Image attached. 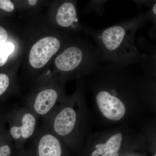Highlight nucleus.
I'll list each match as a JSON object with an SVG mask.
<instances>
[{
	"label": "nucleus",
	"mask_w": 156,
	"mask_h": 156,
	"mask_svg": "<svg viewBox=\"0 0 156 156\" xmlns=\"http://www.w3.org/2000/svg\"><path fill=\"white\" fill-rule=\"evenodd\" d=\"M147 17L140 14L99 32H88L97 43L101 60L123 66L131 65L140 61L142 56L136 47L135 37Z\"/></svg>",
	"instance_id": "1"
},
{
	"label": "nucleus",
	"mask_w": 156,
	"mask_h": 156,
	"mask_svg": "<svg viewBox=\"0 0 156 156\" xmlns=\"http://www.w3.org/2000/svg\"><path fill=\"white\" fill-rule=\"evenodd\" d=\"M101 60L98 48L88 40L82 47H69L57 56L55 63L57 69L63 72L82 68L88 73L95 69Z\"/></svg>",
	"instance_id": "2"
},
{
	"label": "nucleus",
	"mask_w": 156,
	"mask_h": 156,
	"mask_svg": "<svg viewBox=\"0 0 156 156\" xmlns=\"http://www.w3.org/2000/svg\"><path fill=\"white\" fill-rule=\"evenodd\" d=\"M6 119L9 123V135L17 149L22 148L37 133L39 117L26 107L14 109Z\"/></svg>",
	"instance_id": "3"
},
{
	"label": "nucleus",
	"mask_w": 156,
	"mask_h": 156,
	"mask_svg": "<svg viewBox=\"0 0 156 156\" xmlns=\"http://www.w3.org/2000/svg\"><path fill=\"white\" fill-rule=\"evenodd\" d=\"M77 118L76 112L72 107H56L43 118L44 126L58 138H66L74 130Z\"/></svg>",
	"instance_id": "4"
},
{
	"label": "nucleus",
	"mask_w": 156,
	"mask_h": 156,
	"mask_svg": "<svg viewBox=\"0 0 156 156\" xmlns=\"http://www.w3.org/2000/svg\"><path fill=\"white\" fill-rule=\"evenodd\" d=\"M61 47L60 41L56 37H48L39 40L33 45L29 56L30 63L33 67H44Z\"/></svg>",
	"instance_id": "5"
},
{
	"label": "nucleus",
	"mask_w": 156,
	"mask_h": 156,
	"mask_svg": "<svg viewBox=\"0 0 156 156\" xmlns=\"http://www.w3.org/2000/svg\"><path fill=\"white\" fill-rule=\"evenodd\" d=\"M59 98L58 91L53 88H46L41 90L34 98L28 100V108L38 117L42 118L49 114L56 107Z\"/></svg>",
	"instance_id": "6"
},
{
	"label": "nucleus",
	"mask_w": 156,
	"mask_h": 156,
	"mask_svg": "<svg viewBox=\"0 0 156 156\" xmlns=\"http://www.w3.org/2000/svg\"><path fill=\"white\" fill-rule=\"evenodd\" d=\"M96 102L100 111L108 119L119 121L126 113V107L119 98L111 95L105 90L98 92Z\"/></svg>",
	"instance_id": "7"
},
{
	"label": "nucleus",
	"mask_w": 156,
	"mask_h": 156,
	"mask_svg": "<svg viewBox=\"0 0 156 156\" xmlns=\"http://www.w3.org/2000/svg\"><path fill=\"white\" fill-rule=\"evenodd\" d=\"M56 20L58 25L61 27H76L78 19L74 5L70 2L63 3L57 11Z\"/></svg>",
	"instance_id": "8"
},
{
	"label": "nucleus",
	"mask_w": 156,
	"mask_h": 156,
	"mask_svg": "<svg viewBox=\"0 0 156 156\" xmlns=\"http://www.w3.org/2000/svg\"><path fill=\"white\" fill-rule=\"evenodd\" d=\"M122 140V133L115 134L111 137L106 143L95 146L96 149L92 153V156H112L119 150Z\"/></svg>",
	"instance_id": "9"
},
{
	"label": "nucleus",
	"mask_w": 156,
	"mask_h": 156,
	"mask_svg": "<svg viewBox=\"0 0 156 156\" xmlns=\"http://www.w3.org/2000/svg\"><path fill=\"white\" fill-rule=\"evenodd\" d=\"M12 142L9 132L6 131L0 140V156H11Z\"/></svg>",
	"instance_id": "10"
},
{
	"label": "nucleus",
	"mask_w": 156,
	"mask_h": 156,
	"mask_svg": "<svg viewBox=\"0 0 156 156\" xmlns=\"http://www.w3.org/2000/svg\"><path fill=\"white\" fill-rule=\"evenodd\" d=\"M14 45L11 43H6L0 49V66L6 64L8 57L13 53Z\"/></svg>",
	"instance_id": "11"
},
{
	"label": "nucleus",
	"mask_w": 156,
	"mask_h": 156,
	"mask_svg": "<svg viewBox=\"0 0 156 156\" xmlns=\"http://www.w3.org/2000/svg\"><path fill=\"white\" fill-rule=\"evenodd\" d=\"M10 78L5 74L0 73V96L8 90L10 85Z\"/></svg>",
	"instance_id": "12"
},
{
	"label": "nucleus",
	"mask_w": 156,
	"mask_h": 156,
	"mask_svg": "<svg viewBox=\"0 0 156 156\" xmlns=\"http://www.w3.org/2000/svg\"><path fill=\"white\" fill-rule=\"evenodd\" d=\"M0 9L6 12H10L14 10V6L9 0H0Z\"/></svg>",
	"instance_id": "13"
},
{
	"label": "nucleus",
	"mask_w": 156,
	"mask_h": 156,
	"mask_svg": "<svg viewBox=\"0 0 156 156\" xmlns=\"http://www.w3.org/2000/svg\"><path fill=\"white\" fill-rule=\"evenodd\" d=\"M8 38V34L5 28L0 26V49L6 43Z\"/></svg>",
	"instance_id": "14"
},
{
	"label": "nucleus",
	"mask_w": 156,
	"mask_h": 156,
	"mask_svg": "<svg viewBox=\"0 0 156 156\" xmlns=\"http://www.w3.org/2000/svg\"><path fill=\"white\" fill-rule=\"evenodd\" d=\"M156 3H155L154 4L153 6H152V8L151 9V13L152 12L153 15H154V16H156Z\"/></svg>",
	"instance_id": "15"
},
{
	"label": "nucleus",
	"mask_w": 156,
	"mask_h": 156,
	"mask_svg": "<svg viewBox=\"0 0 156 156\" xmlns=\"http://www.w3.org/2000/svg\"><path fill=\"white\" fill-rule=\"evenodd\" d=\"M37 1L36 0H29L28 1V3L30 5L34 6L36 5Z\"/></svg>",
	"instance_id": "16"
},
{
	"label": "nucleus",
	"mask_w": 156,
	"mask_h": 156,
	"mask_svg": "<svg viewBox=\"0 0 156 156\" xmlns=\"http://www.w3.org/2000/svg\"><path fill=\"white\" fill-rule=\"evenodd\" d=\"M20 153H21V155L22 156H25V153L23 152V151H22V149L20 150Z\"/></svg>",
	"instance_id": "17"
},
{
	"label": "nucleus",
	"mask_w": 156,
	"mask_h": 156,
	"mask_svg": "<svg viewBox=\"0 0 156 156\" xmlns=\"http://www.w3.org/2000/svg\"><path fill=\"white\" fill-rule=\"evenodd\" d=\"M112 156H119V154L118 153H116Z\"/></svg>",
	"instance_id": "18"
},
{
	"label": "nucleus",
	"mask_w": 156,
	"mask_h": 156,
	"mask_svg": "<svg viewBox=\"0 0 156 156\" xmlns=\"http://www.w3.org/2000/svg\"><path fill=\"white\" fill-rule=\"evenodd\" d=\"M154 156H156V155H155Z\"/></svg>",
	"instance_id": "19"
}]
</instances>
